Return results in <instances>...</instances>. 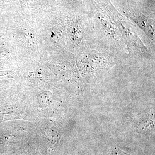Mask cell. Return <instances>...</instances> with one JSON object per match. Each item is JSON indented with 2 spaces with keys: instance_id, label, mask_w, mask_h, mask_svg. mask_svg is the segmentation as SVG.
<instances>
[{
  "instance_id": "cell-1",
  "label": "cell",
  "mask_w": 155,
  "mask_h": 155,
  "mask_svg": "<svg viewBox=\"0 0 155 155\" xmlns=\"http://www.w3.org/2000/svg\"><path fill=\"white\" fill-rule=\"evenodd\" d=\"M52 99V95L50 92H45L38 96V101L39 106L46 107L49 106Z\"/></svg>"
},
{
  "instance_id": "cell-2",
  "label": "cell",
  "mask_w": 155,
  "mask_h": 155,
  "mask_svg": "<svg viewBox=\"0 0 155 155\" xmlns=\"http://www.w3.org/2000/svg\"><path fill=\"white\" fill-rule=\"evenodd\" d=\"M106 155H132L127 154L116 147H112L108 150Z\"/></svg>"
}]
</instances>
